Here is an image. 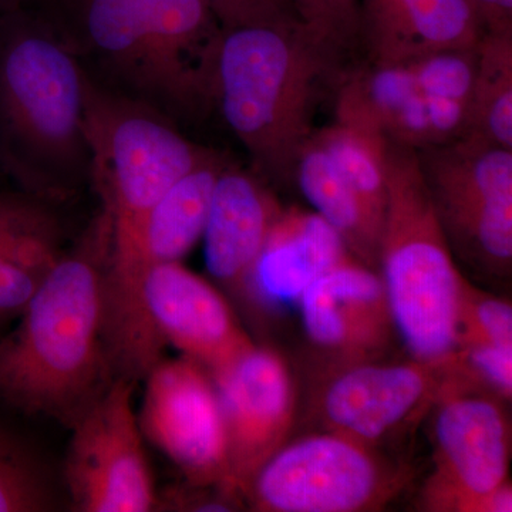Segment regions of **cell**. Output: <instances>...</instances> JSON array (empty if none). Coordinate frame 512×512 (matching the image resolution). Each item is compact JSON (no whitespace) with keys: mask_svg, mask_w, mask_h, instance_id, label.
Instances as JSON below:
<instances>
[{"mask_svg":"<svg viewBox=\"0 0 512 512\" xmlns=\"http://www.w3.org/2000/svg\"><path fill=\"white\" fill-rule=\"evenodd\" d=\"M211 376L227 434L229 488L244 495L288 439L295 416L291 372L279 353L254 343Z\"/></svg>","mask_w":512,"mask_h":512,"instance_id":"12","label":"cell"},{"mask_svg":"<svg viewBox=\"0 0 512 512\" xmlns=\"http://www.w3.org/2000/svg\"><path fill=\"white\" fill-rule=\"evenodd\" d=\"M222 29L254 25H302L292 0H204Z\"/></svg>","mask_w":512,"mask_h":512,"instance_id":"27","label":"cell"},{"mask_svg":"<svg viewBox=\"0 0 512 512\" xmlns=\"http://www.w3.org/2000/svg\"><path fill=\"white\" fill-rule=\"evenodd\" d=\"M466 101L427 92L410 63L369 64L345 76L336 114L365 121L390 143L424 150L458 140L466 126Z\"/></svg>","mask_w":512,"mask_h":512,"instance_id":"14","label":"cell"},{"mask_svg":"<svg viewBox=\"0 0 512 512\" xmlns=\"http://www.w3.org/2000/svg\"><path fill=\"white\" fill-rule=\"evenodd\" d=\"M111 220L101 207L0 339V404L70 427L114 379L103 339Z\"/></svg>","mask_w":512,"mask_h":512,"instance_id":"2","label":"cell"},{"mask_svg":"<svg viewBox=\"0 0 512 512\" xmlns=\"http://www.w3.org/2000/svg\"><path fill=\"white\" fill-rule=\"evenodd\" d=\"M369 64L386 67L473 50L485 35L471 0H360Z\"/></svg>","mask_w":512,"mask_h":512,"instance_id":"17","label":"cell"},{"mask_svg":"<svg viewBox=\"0 0 512 512\" xmlns=\"http://www.w3.org/2000/svg\"><path fill=\"white\" fill-rule=\"evenodd\" d=\"M281 212L254 175L225 164L202 235L205 265L222 288L239 295Z\"/></svg>","mask_w":512,"mask_h":512,"instance_id":"19","label":"cell"},{"mask_svg":"<svg viewBox=\"0 0 512 512\" xmlns=\"http://www.w3.org/2000/svg\"><path fill=\"white\" fill-rule=\"evenodd\" d=\"M295 174L306 200L338 232L357 261L370 268L379 264V232L370 224L355 191L316 133L302 148Z\"/></svg>","mask_w":512,"mask_h":512,"instance_id":"21","label":"cell"},{"mask_svg":"<svg viewBox=\"0 0 512 512\" xmlns=\"http://www.w3.org/2000/svg\"><path fill=\"white\" fill-rule=\"evenodd\" d=\"M87 73L180 121L207 117L222 28L204 0H30Z\"/></svg>","mask_w":512,"mask_h":512,"instance_id":"1","label":"cell"},{"mask_svg":"<svg viewBox=\"0 0 512 512\" xmlns=\"http://www.w3.org/2000/svg\"><path fill=\"white\" fill-rule=\"evenodd\" d=\"M144 382L138 413L144 439L191 485L222 488L237 497L229 488L227 434L211 373L187 357L161 359Z\"/></svg>","mask_w":512,"mask_h":512,"instance_id":"11","label":"cell"},{"mask_svg":"<svg viewBox=\"0 0 512 512\" xmlns=\"http://www.w3.org/2000/svg\"><path fill=\"white\" fill-rule=\"evenodd\" d=\"M87 70L29 6L0 16V167L57 202L90 184Z\"/></svg>","mask_w":512,"mask_h":512,"instance_id":"3","label":"cell"},{"mask_svg":"<svg viewBox=\"0 0 512 512\" xmlns=\"http://www.w3.org/2000/svg\"><path fill=\"white\" fill-rule=\"evenodd\" d=\"M394 329L413 359L457 360L458 308L464 278L441 227L419 153L387 146V205L379 264Z\"/></svg>","mask_w":512,"mask_h":512,"instance_id":"5","label":"cell"},{"mask_svg":"<svg viewBox=\"0 0 512 512\" xmlns=\"http://www.w3.org/2000/svg\"><path fill=\"white\" fill-rule=\"evenodd\" d=\"M468 345L512 346V308L510 302L478 291L464 279L458 308V349Z\"/></svg>","mask_w":512,"mask_h":512,"instance_id":"26","label":"cell"},{"mask_svg":"<svg viewBox=\"0 0 512 512\" xmlns=\"http://www.w3.org/2000/svg\"><path fill=\"white\" fill-rule=\"evenodd\" d=\"M460 377L440 394L434 419L436 470L421 500L429 511L511 512V437L490 397L464 390Z\"/></svg>","mask_w":512,"mask_h":512,"instance_id":"9","label":"cell"},{"mask_svg":"<svg viewBox=\"0 0 512 512\" xmlns=\"http://www.w3.org/2000/svg\"><path fill=\"white\" fill-rule=\"evenodd\" d=\"M402 483L372 447L329 431L284 444L244 495L259 511L362 512L382 507Z\"/></svg>","mask_w":512,"mask_h":512,"instance_id":"8","label":"cell"},{"mask_svg":"<svg viewBox=\"0 0 512 512\" xmlns=\"http://www.w3.org/2000/svg\"><path fill=\"white\" fill-rule=\"evenodd\" d=\"M458 365L495 393L510 399L512 393V346L468 345L458 349Z\"/></svg>","mask_w":512,"mask_h":512,"instance_id":"28","label":"cell"},{"mask_svg":"<svg viewBox=\"0 0 512 512\" xmlns=\"http://www.w3.org/2000/svg\"><path fill=\"white\" fill-rule=\"evenodd\" d=\"M134 386L116 377L69 427L63 477L77 511L147 512L160 507L134 412Z\"/></svg>","mask_w":512,"mask_h":512,"instance_id":"10","label":"cell"},{"mask_svg":"<svg viewBox=\"0 0 512 512\" xmlns=\"http://www.w3.org/2000/svg\"><path fill=\"white\" fill-rule=\"evenodd\" d=\"M90 184L111 220V255L136 244L147 212L214 151L192 143L177 121L87 73L84 103Z\"/></svg>","mask_w":512,"mask_h":512,"instance_id":"6","label":"cell"},{"mask_svg":"<svg viewBox=\"0 0 512 512\" xmlns=\"http://www.w3.org/2000/svg\"><path fill=\"white\" fill-rule=\"evenodd\" d=\"M303 28L342 59L362 43L360 0H292Z\"/></svg>","mask_w":512,"mask_h":512,"instance_id":"25","label":"cell"},{"mask_svg":"<svg viewBox=\"0 0 512 512\" xmlns=\"http://www.w3.org/2000/svg\"><path fill=\"white\" fill-rule=\"evenodd\" d=\"M355 191L373 228L382 237L387 205L389 140L365 121L339 116L316 133Z\"/></svg>","mask_w":512,"mask_h":512,"instance_id":"22","label":"cell"},{"mask_svg":"<svg viewBox=\"0 0 512 512\" xmlns=\"http://www.w3.org/2000/svg\"><path fill=\"white\" fill-rule=\"evenodd\" d=\"M419 153L451 251L481 272L512 264V150L461 137Z\"/></svg>","mask_w":512,"mask_h":512,"instance_id":"7","label":"cell"},{"mask_svg":"<svg viewBox=\"0 0 512 512\" xmlns=\"http://www.w3.org/2000/svg\"><path fill=\"white\" fill-rule=\"evenodd\" d=\"M458 372L456 362L345 363L319 394V416L332 433L373 447L437 402Z\"/></svg>","mask_w":512,"mask_h":512,"instance_id":"13","label":"cell"},{"mask_svg":"<svg viewBox=\"0 0 512 512\" xmlns=\"http://www.w3.org/2000/svg\"><path fill=\"white\" fill-rule=\"evenodd\" d=\"M298 306L313 345L346 363L376 355L393 333L382 276L352 258L313 282Z\"/></svg>","mask_w":512,"mask_h":512,"instance_id":"16","label":"cell"},{"mask_svg":"<svg viewBox=\"0 0 512 512\" xmlns=\"http://www.w3.org/2000/svg\"><path fill=\"white\" fill-rule=\"evenodd\" d=\"M143 296L161 342L210 373L254 345L222 292L183 262L151 268Z\"/></svg>","mask_w":512,"mask_h":512,"instance_id":"15","label":"cell"},{"mask_svg":"<svg viewBox=\"0 0 512 512\" xmlns=\"http://www.w3.org/2000/svg\"><path fill=\"white\" fill-rule=\"evenodd\" d=\"M485 32L512 33V0H471Z\"/></svg>","mask_w":512,"mask_h":512,"instance_id":"29","label":"cell"},{"mask_svg":"<svg viewBox=\"0 0 512 512\" xmlns=\"http://www.w3.org/2000/svg\"><path fill=\"white\" fill-rule=\"evenodd\" d=\"M46 464L12 424L0 417V512L52 510Z\"/></svg>","mask_w":512,"mask_h":512,"instance_id":"24","label":"cell"},{"mask_svg":"<svg viewBox=\"0 0 512 512\" xmlns=\"http://www.w3.org/2000/svg\"><path fill=\"white\" fill-rule=\"evenodd\" d=\"M30 0H0V16L28 5Z\"/></svg>","mask_w":512,"mask_h":512,"instance_id":"30","label":"cell"},{"mask_svg":"<svg viewBox=\"0 0 512 512\" xmlns=\"http://www.w3.org/2000/svg\"><path fill=\"white\" fill-rule=\"evenodd\" d=\"M461 137L512 150V33L487 32L478 45Z\"/></svg>","mask_w":512,"mask_h":512,"instance_id":"23","label":"cell"},{"mask_svg":"<svg viewBox=\"0 0 512 512\" xmlns=\"http://www.w3.org/2000/svg\"><path fill=\"white\" fill-rule=\"evenodd\" d=\"M302 25L222 29L212 104L265 173H295L323 83L340 64Z\"/></svg>","mask_w":512,"mask_h":512,"instance_id":"4","label":"cell"},{"mask_svg":"<svg viewBox=\"0 0 512 512\" xmlns=\"http://www.w3.org/2000/svg\"><path fill=\"white\" fill-rule=\"evenodd\" d=\"M350 258L345 241L316 212H281L237 298L255 311L298 305L306 289Z\"/></svg>","mask_w":512,"mask_h":512,"instance_id":"18","label":"cell"},{"mask_svg":"<svg viewBox=\"0 0 512 512\" xmlns=\"http://www.w3.org/2000/svg\"><path fill=\"white\" fill-rule=\"evenodd\" d=\"M64 249L55 202L0 191V330L19 318Z\"/></svg>","mask_w":512,"mask_h":512,"instance_id":"20","label":"cell"}]
</instances>
